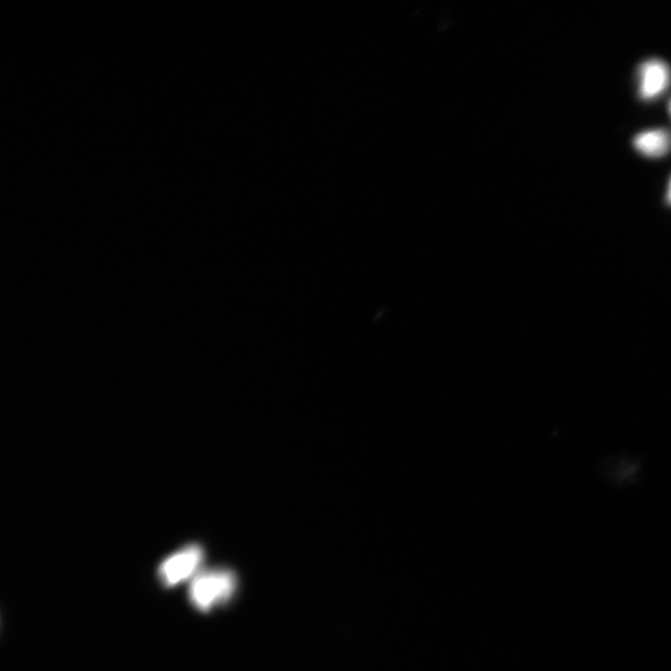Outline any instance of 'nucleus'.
<instances>
[{
  "label": "nucleus",
  "instance_id": "nucleus-6",
  "mask_svg": "<svg viewBox=\"0 0 671 671\" xmlns=\"http://www.w3.org/2000/svg\"><path fill=\"white\" fill-rule=\"evenodd\" d=\"M668 112L671 116V99L669 100V103H668Z\"/></svg>",
  "mask_w": 671,
  "mask_h": 671
},
{
  "label": "nucleus",
  "instance_id": "nucleus-5",
  "mask_svg": "<svg viewBox=\"0 0 671 671\" xmlns=\"http://www.w3.org/2000/svg\"><path fill=\"white\" fill-rule=\"evenodd\" d=\"M667 202L669 205H671V178L668 185V190L667 194Z\"/></svg>",
  "mask_w": 671,
  "mask_h": 671
},
{
  "label": "nucleus",
  "instance_id": "nucleus-2",
  "mask_svg": "<svg viewBox=\"0 0 671 671\" xmlns=\"http://www.w3.org/2000/svg\"><path fill=\"white\" fill-rule=\"evenodd\" d=\"M203 561V550L198 545H190L172 554L159 568L160 582L174 588L191 578Z\"/></svg>",
  "mask_w": 671,
  "mask_h": 671
},
{
  "label": "nucleus",
  "instance_id": "nucleus-4",
  "mask_svg": "<svg viewBox=\"0 0 671 671\" xmlns=\"http://www.w3.org/2000/svg\"><path fill=\"white\" fill-rule=\"evenodd\" d=\"M633 145L643 156L659 158L671 149V134L664 129L648 130L635 136Z\"/></svg>",
  "mask_w": 671,
  "mask_h": 671
},
{
  "label": "nucleus",
  "instance_id": "nucleus-3",
  "mask_svg": "<svg viewBox=\"0 0 671 671\" xmlns=\"http://www.w3.org/2000/svg\"><path fill=\"white\" fill-rule=\"evenodd\" d=\"M638 78L640 98L643 100H652L667 90L671 81V73L665 62L650 59L639 66Z\"/></svg>",
  "mask_w": 671,
  "mask_h": 671
},
{
  "label": "nucleus",
  "instance_id": "nucleus-1",
  "mask_svg": "<svg viewBox=\"0 0 671 671\" xmlns=\"http://www.w3.org/2000/svg\"><path fill=\"white\" fill-rule=\"evenodd\" d=\"M237 586L236 575L228 570L218 569L197 575L189 596L192 604L200 611H211L226 604L234 596Z\"/></svg>",
  "mask_w": 671,
  "mask_h": 671
}]
</instances>
